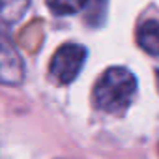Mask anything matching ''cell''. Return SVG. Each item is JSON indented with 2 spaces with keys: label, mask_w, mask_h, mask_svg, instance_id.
<instances>
[{
  "label": "cell",
  "mask_w": 159,
  "mask_h": 159,
  "mask_svg": "<svg viewBox=\"0 0 159 159\" xmlns=\"http://www.w3.org/2000/svg\"><path fill=\"white\" fill-rule=\"evenodd\" d=\"M137 92V79L125 67H109L96 83L94 105L109 114H124Z\"/></svg>",
  "instance_id": "1"
},
{
  "label": "cell",
  "mask_w": 159,
  "mask_h": 159,
  "mask_svg": "<svg viewBox=\"0 0 159 159\" xmlns=\"http://www.w3.org/2000/svg\"><path fill=\"white\" fill-rule=\"evenodd\" d=\"M86 60V49L79 43H66L62 45L49 66L51 77L58 84H69L75 81V77L81 73Z\"/></svg>",
  "instance_id": "2"
},
{
  "label": "cell",
  "mask_w": 159,
  "mask_h": 159,
  "mask_svg": "<svg viewBox=\"0 0 159 159\" xmlns=\"http://www.w3.org/2000/svg\"><path fill=\"white\" fill-rule=\"evenodd\" d=\"M25 77L23 58L19 56L13 43L0 34V83L15 86Z\"/></svg>",
  "instance_id": "3"
},
{
  "label": "cell",
  "mask_w": 159,
  "mask_h": 159,
  "mask_svg": "<svg viewBox=\"0 0 159 159\" xmlns=\"http://www.w3.org/2000/svg\"><path fill=\"white\" fill-rule=\"evenodd\" d=\"M137 43L144 52L159 56V21L142 23L137 30Z\"/></svg>",
  "instance_id": "4"
},
{
  "label": "cell",
  "mask_w": 159,
  "mask_h": 159,
  "mask_svg": "<svg viewBox=\"0 0 159 159\" xmlns=\"http://www.w3.org/2000/svg\"><path fill=\"white\" fill-rule=\"evenodd\" d=\"M28 4V0H0V26L8 28L17 23L25 15Z\"/></svg>",
  "instance_id": "5"
},
{
  "label": "cell",
  "mask_w": 159,
  "mask_h": 159,
  "mask_svg": "<svg viewBox=\"0 0 159 159\" xmlns=\"http://www.w3.org/2000/svg\"><path fill=\"white\" fill-rule=\"evenodd\" d=\"M88 0H47V6L54 15H71L81 11Z\"/></svg>",
  "instance_id": "6"
},
{
  "label": "cell",
  "mask_w": 159,
  "mask_h": 159,
  "mask_svg": "<svg viewBox=\"0 0 159 159\" xmlns=\"http://www.w3.org/2000/svg\"><path fill=\"white\" fill-rule=\"evenodd\" d=\"M107 0H88L86 2V23L90 26H99L105 19Z\"/></svg>",
  "instance_id": "7"
},
{
  "label": "cell",
  "mask_w": 159,
  "mask_h": 159,
  "mask_svg": "<svg viewBox=\"0 0 159 159\" xmlns=\"http://www.w3.org/2000/svg\"><path fill=\"white\" fill-rule=\"evenodd\" d=\"M157 88H159V69H157Z\"/></svg>",
  "instance_id": "8"
}]
</instances>
